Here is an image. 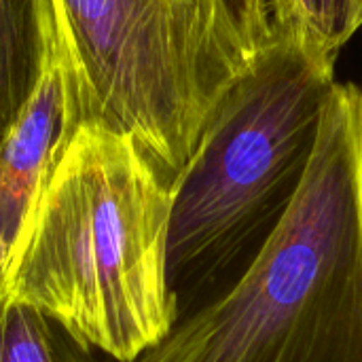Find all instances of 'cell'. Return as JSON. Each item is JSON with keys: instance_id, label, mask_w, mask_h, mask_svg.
<instances>
[{"instance_id": "cell-1", "label": "cell", "mask_w": 362, "mask_h": 362, "mask_svg": "<svg viewBox=\"0 0 362 362\" xmlns=\"http://www.w3.org/2000/svg\"><path fill=\"white\" fill-rule=\"evenodd\" d=\"M172 208L174 189L132 138L81 125L25 216L0 293L134 362L180 316L168 269Z\"/></svg>"}, {"instance_id": "cell-2", "label": "cell", "mask_w": 362, "mask_h": 362, "mask_svg": "<svg viewBox=\"0 0 362 362\" xmlns=\"http://www.w3.org/2000/svg\"><path fill=\"white\" fill-rule=\"evenodd\" d=\"M134 362H362V85H335L305 174L242 276Z\"/></svg>"}, {"instance_id": "cell-3", "label": "cell", "mask_w": 362, "mask_h": 362, "mask_svg": "<svg viewBox=\"0 0 362 362\" xmlns=\"http://www.w3.org/2000/svg\"><path fill=\"white\" fill-rule=\"evenodd\" d=\"M68 142L100 125L176 191L202 134L257 57L229 0H53Z\"/></svg>"}, {"instance_id": "cell-4", "label": "cell", "mask_w": 362, "mask_h": 362, "mask_svg": "<svg viewBox=\"0 0 362 362\" xmlns=\"http://www.w3.org/2000/svg\"><path fill=\"white\" fill-rule=\"evenodd\" d=\"M335 85V64L278 34L257 53L210 117L176 185L172 288L193 272L221 267L272 229L305 174Z\"/></svg>"}, {"instance_id": "cell-5", "label": "cell", "mask_w": 362, "mask_h": 362, "mask_svg": "<svg viewBox=\"0 0 362 362\" xmlns=\"http://www.w3.org/2000/svg\"><path fill=\"white\" fill-rule=\"evenodd\" d=\"M66 102V81L57 64L0 138V286L25 216L68 144Z\"/></svg>"}, {"instance_id": "cell-6", "label": "cell", "mask_w": 362, "mask_h": 362, "mask_svg": "<svg viewBox=\"0 0 362 362\" xmlns=\"http://www.w3.org/2000/svg\"><path fill=\"white\" fill-rule=\"evenodd\" d=\"M57 64L53 0H0V138Z\"/></svg>"}, {"instance_id": "cell-7", "label": "cell", "mask_w": 362, "mask_h": 362, "mask_svg": "<svg viewBox=\"0 0 362 362\" xmlns=\"http://www.w3.org/2000/svg\"><path fill=\"white\" fill-rule=\"evenodd\" d=\"M272 13L278 36L327 64L362 28V0H272Z\"/></svg>"}, {"instance_id": "cell-8", "label": "cell", "mask_w": 362, "mask_h": 362, "mask_svg": "<svg viewBox=\"0 0 362 362\" xmlns=\"http://www.w3.org/2000/svg\"><path fill=\"white\" fill-rule=\"evenodd\" d=\"M40 310L0 293V362H102Z\"/></svg>"}, {"instance_id": "cell-9", "label": "cell", "mask_w": 362, "mask_h": 362, "mask_svg": "<svg viewBox=\"0 0 362 362\" xmlns=\"http://www.w3.org/2000/svg\"><path fill=\"white\" fill-rule=\"evenodd\" d=\"M244 34L257 51L269 45L276 36L274 32V13L272 0H229Z\"/></svg>"}]
</instances>
